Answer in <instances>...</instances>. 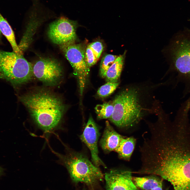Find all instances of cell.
<instances>
[{
	"instance_id": "7",
	"label": "cell",
	"mask_w": 190,
	"mask_h": 190,
	"mask_svg": "<svg viewBox=\"0 0 190 190\" xmlns=\"http://www.w3.org/2000/svg\"><path fill=\"white\" fill-rule=\"evenodd\" d=\"M76 26V21L61 17L50 24L48 36L53 43L60 46L75 43Z\"/></svg>"
},
{
	"instance_id": "2",
	"label": "cell",
	"mask_w": 190,
	"mask_h": 190,
	"mask_svg": "<svg viewBox=\"0 0 190 190\" xmlns=\"http://www.w3.org/2000/svg\"><path fill=\"white\" fill-rule=\"evenodd\" d=\"M20 100L36 124L46 131L53 130L58 125L65 110L59 97L46 90L24 95L20 97Z\"/></svg>"
},
{
	"instance_id": "8",
	"label": "cell",
	"mask_w": 190,
	"mask_h": 190,
	"mask_svg": "<svg viewBox=\"0 0 190 190\" xmlns=\"http://www.w3.org/2000/svg\"><path fill=\"white\" fill-rule=\"evenodd\" d=\"M32 68L34 76L48 86L56 84L63 75L61 65L57 61L51 58L39 59L33 65Z\"/></svg>"
},
{
	"instance_id": "16",
	"label": "cell",
	"mask_w": 190,
	"mask_h": 190,
	"mask_svg": "<svg viewBox=\"0 0 190 190\" xmlns=\"http://www.w3.org/2000/svg\"><path fill=\"white\" fill-rule=\"evenodd\" d=\"M0 29L11 44L13 51L19 55H23L16 43L13 31L7 21L0 13Z\"/></svg>"
},
{
	"instance_id": "18",
	"label": "cell",
	"mask_w": 190,
	"mask_h": 190,
	"mask_svg": "<svg viewBox=\"0 0 190 190\" xmlns=\"http://www.w3.org/2000/svg\"><path fill=\"white\" fill-rule=\"evenodd\" d=\"M118 56L111 54H105L102 57L100 66L99 74L104 78L108 69L111 66Z\"/></svg>"
},
{
	"instance_id": "5",
	"label": "cell",
	"mask_w": 190,
	"mask_h": 190,
	"mask_svg": "<svg viewBox=\"0 0 190 190\" xmlns=\"http://www.w3.org/2000/svg\"><path fill=\"white\" fill-rule=\"evenodd\" d=\"M32 66L23 55L0 51V78L14 86L25 84L32 79Z\"/></svg>"
},
{
	"instance_id": "11",
	"label": "cell",
	"mask_w": 190,
	"mask_h": 190,
	"mask_svg": "<svg viewBox=\"0 0 190 190\" xmlns=\"http://www.w3.org/2000/svg\"><path fill=\"white\" fill-rule=\"evenodd\" d=\"M132 173L129 170L117 169L106 173V190H139L133 182Z\"/></svg>"
},
{
	"instance_id": "21",
	"label": "cell",
	"mask_w": 190,
	"mask_h": 190,
	"mask_svg": "<svg viewBox=\"0 0 190 190\" xmlns=\"http://www.w3.org/2000/svg\"><path fill=\"white\" fill-rule=\"evenodd\" d=\"M88 45L98 60L103 49V46L102 42L99 41H96L91 43Z\"/></svg>"
},
{
	"instance_id": "15",
	"label": "cell",
	"mask_w": 190,
	"mask_h": 190,
	"mask_svg": "<svg viewBox=\"0 0 190 190\" xmlns=\"http://www.w3.org/2000/svg\"><path fill=\"white\" fill-rule=\"evenodd\" d=\"M132 179L136 186L143 190H150L158 187L162 186V179L155 176L132 177Z\"/></svg>"
},
{
	"instance_id": "20",
	"label": "cell",
	"mask_w": 190,
	"mask_h": 190,
	"mask_svg": "<svg viewBox=\"0 0 190 190\" xmlns=\"http://www.w3.org/2000/svg\"><path fill=\"white\" fill-rule=\"evenodd\" d=\"M85 58L87 64L89 68L94 65L98 60L88 45L86 49Z\"/></svg>"
},
{
	"instance_id": "17",
	"label": "cell",
	"mask_w": 190,
	"mask_h": 190,
	"mask_svg": "<svg viewBox=\"0 0 190 190\" xmlns=\"http://www.w3.org/2000/svg\"><path fill=\"white\" fill-rule=\"evenodd\" d=\"M94 108L98 119L101 120L110 118L113 113L114 107L112 101H110L98 104Z\"/></svg>"
},
{
	"instance_id": "13",
	"label": "cell",
	"mask_w": 190,
	"mask_h": 190,
	"mask_svg": "<svg viewBox=\"0 0 190 190\" xmlns=\"http://www.w3.org/2000/svg\"><path fill=\"white\" fill-rule=\"evenodd\" d=\"M136 142V140L133 137H125L115 151L120 158L129 161L134 150Z\"/></svg>"
},
{
	"instance_id": "9",
	"label": "cell",
	"mask_w": 190,
	"mask_h": 190,
	"mask_svg": "<svg viewBox=\"0 0 190 190\" xmlns=\"http://www.w3.org/2000/svg\"><path fill=\"white\" fill-rule=\"evenodd\" d=\"M172 48V61L175 69L186 80L190 82V41H177Z\"/></svg>"
},
{
	"instance_id": "6",
	"label": "cell",
	"mask_w": 190,
	"mask_h": 190,
	"mask_svg": "<svg viewBox=\"0 0 190 190\" xmlns=\"http://www.w3.org/2000/svg\"><path fill=\"white\" fill-rule=\"evenodd\" d=\"M60 46L73 69L78 81L80 94L82 96L89 72V68L85 60L86 49L80 44L74 43Z\"/></svg>"
},
{
	"instance_id": "4",
	"label": "cell",
	"mask_w": 190,
	"mask_h": 190,
	"mask_svg": "<svg viewBox=\"0 0 190 190\" xmlns=\"http://www.w3.org/2000/svg\"><path fill=\"white\" fill-rule=\"evenodd\" d=\"M61 156V160L74 182H83L93 188L103 179L104 175L99 168L82 154L70 151Z\"/></svg>"
},
{
	"instance_id": "10",
	"label": "cell",
	"mask_w": 190,
	"mask_h": 190,
	"mask_svg": "<svg viewBox=\"0 0 190 190\" xmlns=\"http://www.w3.org/2000/svg\"><path fill=\"white\" fill-rule=\"evenodd\" d=\"M100 133L98 127L91 116L89 118L82 134L80 135L81 141L89 149L91 154L92 162L99 168L102 166L106 167L99 157L98 147V142Z\"/></svg>"
},
{
	"instance_id": "25",
	"label": "cell",
	"mask_w": 190,
	"mask_h": 190,
	"mask_svg": "<svg viewBox=\"0 0 190 190\" xmlns=\"http://www.w3.org/2000/svg\"></svg>"
},
{
	"instance_id": "19",
	"label": "cell",
	"mask_w": 190,
	"mask_h": 190,
	"mask_svg": "<svg viewBox=\"0 0 190 190\" xmlns=\"http://www.w3.org/2000/svg\"><path fill=\"white\" fill-rule=\"evenodd\" d=\"M119 84L118 82H107L98 89L97 92L98 96L101 98L108 96L113 93Z\"/></svg>"
},
{
	"instance_id": "12",
	"label": "cell",
	"mask_w": 190,
	"mask_h": 190,
	"mask_svg": "<svg viewBox=\"0 0 190 190\" xmlns=\"http://www.w3.org/2000/svg\"><path fill=\"white\" fill-rule=\"evenodd\" d=\"M124 137L117 132L108 121H107L103 134L100 141V145L106 153L115 151Z\"/></svg>"
},
{
	"instance_id": "1",
	"label": "cell",
	"mask_w": 190,
	"mask_h": 190,
	"mask_svg": "<svg viewBox=\"0 0 190 190\" xmlns=\"http://www.w3.org/2000/svg\"><path fill=\"white\" fill-rule=\"evenodd\" d=\"M187 126L161 124L150 130L140 148L145 174L190 180V137Z\"/></svg>"
},
{
	"instance_id": "23",
	"label": "cell",
	"mask_w": 190,
	"mask_h": 190,
	"mask_svg": "<svg viewBox=\"0 0 190 190\" xmlns=\"http://www.w3.org/2000/svg\"><path fill=\"white\" fill-rule=\"evenodd\" d=\"M3 172V169L0 167V176L2 175Z\"/></svg>"
},
{
	"instance_id": "22",
	"label": "cell",
	"mask_w": 190,
	"mask_h": 190,
	"mask_svg": "<svg viewBox=\"0 0 190 190\" xmlns=\"http://www.w3.org/2000/svg\"><path fill=\"white\" fill-rule=\"evenodd\" d=\"M150 190H168V189L167 188L165 190H164L162 188V186H159L155 187Z\"/></svg>"
},
{
	"instance_id": "3",
	"label": "cell",
	"mask_w": 190,
	"mask_h": 190,
	"mask_svg": "<svg viewBox=\"0 0 190 190\" xmlns=\"http://www.w3.org/2000/svg\"><path fill=\"white\" fill-rule=\"evenodd\" d=\"M137 89L130 88L117 95L112 101V114L108 119L117 127L129 129L137 125L144 116Z\"/></svg>"
},
{
	"instance_id": "14",
	"label": "cell",
	"mask_w": 190,
	"mask_h": 190,
	"mask_svg": "<svg viewBox=\"0 0 190 190\" xmlns=\"http://www.w3.org/2000/svg\"><path fill=\"white\" fill-rule=\"evenodd\" d=\"M126 52L118 56L108 70L105 78L107 82H117L124 65Z\"/></svg>"
},
{
	"instance_id": "24",
	"label": "cell",
	"mask_w": 190,
	"mask_h": 190,
	"mask_svg": "<svg viewBox=\"0 0 190 190\" xmlns=\"http://www.w3.org/2000/svg\"><path fill=\"white\" fill-rule=\"evenodd\" d=\"M2 32L0 29V41H1V39L2 37Z\"/></svg>"
}]
</instances>
